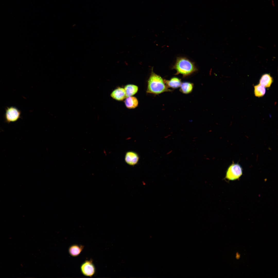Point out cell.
<instances>
[{"label":"cell","instance_id":"6da1fadb","mask_svg":"<svg viewBox=\"0 0 278 278\" xmlns=\"http://www.w3.org/2000/svg\"><path fill=\"white\" fill-rule=\"evenodd\" d=\"M171 91L166 85L162 78L152 70L147 82V92L158 94Z\"/></svg>","mask_w":278,"mask_h":278},{"label":"cell","instance_id":"7a4b0ae2","mask_svg":"<svg viewBox=\"0 0 278 278\" xmlns=\"http://www.w3.org/2000/svg\"><path fill=\"white\" fill-rule=\"evenodd\" d=\"M172 68L176 71V74H181L183 77L189 76L195 72L197 68L193 62L185 57L177 58Z\"/></svg>","mask_w":278,"mask_h":278},{"label":"cell","instance_id":"3957f363","mask_svg":"<svg viewBox=\"0 0 278 278\" xmlns=\"http://www.w3.org/2000/svg\"><path fill=\"white\" fill-rule=\"evenodd\" d=\"M242 168L240 164L233 163L227 170L225 178L230 180H237L242 176Z\"/></svg>","mask_w":278,"mask_h":278},{"label":"cell","instance_id":"277c9868","mask_svg":"<svg viewBox=\"0 0 278 278\" xmlns=\"http://www.w3.org/2000/svg\"><path fill=\"white\" fill-rule=\"evenodd\" d=\"M81 273L84 276L92 277L95 274L96 270L93 260H86L81 264L80 266Z\"/></svg>","mask_w":278,"mask_h":278},{"label":"cell","instance_id":"5b68a950","mask_svg":"<svg viewBox=\"0 0 278 278\" xmlns=\"http://www.w3.org/2000/svg\"><path fill=\"white\" fill-rule=\"evenodd\" d=\"M21 112L16 107H7L6 109L5 118L8 123L16 121L20 117Z\"/></svg>","mask_w":278,"mask_h":278},{"label":"cell","instance_id":"8992f818","mask_svg":"<svg viewBox=\"0 0 278 278\" xmlns=\"http://www.w3.org/2000/svg\"><path fill=\"white\" fill-rule=\"evenodd\" d=\"M139 157L137 153L133 151H129L126 153L125 160L128 165L134 166L137 164L139 161Z\"/></svg>","mask_w":278,"mask_h":278},{"label":"cell","instance_id":"52a82bcc","mask_svg":"<svg viewBox=\"0 0 278 278\" xmlns=\"http://www.w3.org/2000/svg\"><path fill=\"white\" fill-rule=\"evenodd\" d=\"M110 96L113 99L118 101H123L126 97L124 88L119 87L112 92Z\"/></svg>","mask_w":278,"mask_h":278},{"label":"cell","instance_id":"ba28073f","mask_svg":"<svg viewBox=\"0 0 278 278\" xmlns=\"http://www.w3.org/2000/svg\"><path fill=\"white\" fill-rule=\"evenodd\" d=\"M84 246L82 245L73 244L71 245L68 248L69 254L73 257L79 256L83 251Z\"/></svg>","mask_w":278,"mask_h":278},{"label":"cell","instance_id":"9c48e42d","mask_svg":"<svg viewBox=\"0 0 278 278\" xmlns=\"http://www.w3.org/2000/svg\"><path fill=\"white\" fill-rule=\"evenodd\" d=\"M164 81L168 88L172 89H176L180 87L182 83L181 80L176 77H173L169 80H164Z\"/></svg>","mask_w":278,"mask_h":278},{"label":"cell","instance_id":"30bf717a","mask_svg":"<svg viewBox=\"0 0 278 278\" xmlns=\"http://www.w3.org/2000/svg\"><path fill=\"white\" fill-rule=\"evenodd\" d=\"M126 107L129 109H134L138 105V101L136 98L133 96L127 97L124 101Z\"/></svg>","mask_w":278,"mask_h":278},{"label":"cell","instance_id":"8fae6325","mask_svg":"<svg viewBox=\"0 0 278 278\" xmlns=\"http://www.w3.org/2000/svg\"><path fill=\"white\" fill-rule=\"evenodd\" d=\"M126 97L132 96L135 94L138 90V87L135 85L128 84L126 85L124 88Z\"/></svg>","mask_w":278,"mask_h":278},{"label":"cell","instance_id":"7c38bea8","mask_svg":"<svg viewBox=\"0 0 278 278\" xmlns=\"http://www.w3.org/2000/svg\"><path fill=\"white\" fill-rule=\"evenodd\" d=\"M272 78L269 74H266L263 75L259 81V84L265 88L270 87L272 82Z\"/></svg>","mask_w":278,"mask_h":278},{"label":"cell","instance_id":"4fadbf2b","mask_svg":"<svg viewBox=\"0 0 278 278\" xmlns=\"http://www.w3.org/2000/svg\"><path fill=\"white\" fill-rule=\"evenodd\" d=\"M180 90L182 93L187 94L191 93L193 88V84L189 82H185L181 83Z\"/></svg>","mask_w":278,"mask_h":278},{"label":"cell","instance_id":"5bb4252c","mask_svg":"<svg viewBox=\"0 0 278 278\" xmlns=\"http://www.w3.org/2000/svg\"><path fill=\"white\" fill-rule=\"evenodd\" d=\"M254 92L255 96L258 97H262L265 94V88L260 84L254 86Z\"/></svg>","mask_w":278,"mask_h":278},{"label":"cell","instance_id":"9a60e30c","mask_svg":"<svg viewBox=\"0 0 278 278\" xmlns=\"http://www.w3.org/2000/svg\"><path fill=\"white\" fill-rule=\"evenodd\" d=\"M240 257V256L239 254L238 253H237L236 255V258L237 259H239V258Z\"/></svg>","mask_w":278,"mask_h":278},{"label":"cell","instance_id":"2e32d148","mask_svg":"<svg viewBox=\"0 0 278 278\" xmlns=\"http://www.w3.org/2000/svg\"><path fill=\"white\" fill-rule=\"evenodd\" d=\"M271 3L272 5L274 7L275 6V4L274 1L273 0H271Z\"/></svg>","mask_w":278,"mask_h":278}]
</instances>
